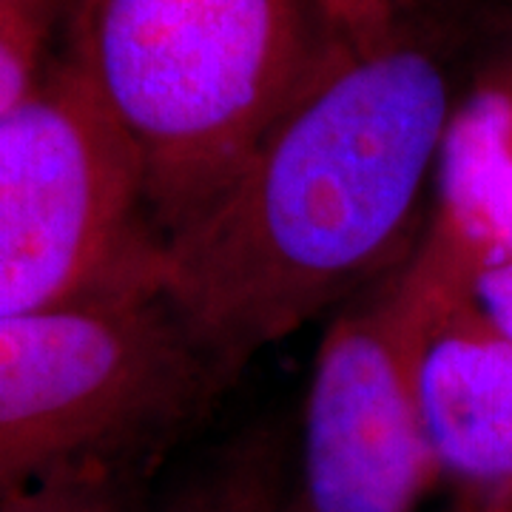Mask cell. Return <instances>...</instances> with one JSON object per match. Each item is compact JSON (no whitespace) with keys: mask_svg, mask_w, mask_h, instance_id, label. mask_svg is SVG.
Segmentation results:
<instances>
[{"mask_svg":"<svg viewBox=\"0 0 512 512\" xmlns=\"http://www.w3.org/2000/svg\"><path fill=\"white\" fill-rule=\"evenodd\" d=\"M495 0H421L367 52L339 46L231 183L157 251V291L228 379L402 265Z\"/></svg>","mask_w":512,"mask_h":512,"instance_id":"1","label":"cell"},{"mask_svg":"<svg viewBox=\"0 0 512 512\" xmlns=\"http://www.w3.org/2000/svg\"><path fill=\"white\" fill-rule=\"evenodd\" d=\"M339 49L316 0H74L66 60L134 151L160 242Z\"/></svg>","mask_w":512,"mask_h":512,"instance_id":"2","label":"cell"},{"mask_svg":"<svg viewBox=\"0 0 512 512\" xmlns=\"http://www.w3.org/2000/svg\"><path fill=\"white\" fill-rule=\"evenodd\" d=\"M228 382L157 285L0 316V501L146 470Z\"/></svg>","mask_w":512,"mask_h":512,"instance_id":"3","label":"cell"},{"mask_svg":"<svg viewBox=\"0 0 512 512\" xmlns=\"http://www.w3.org/2000/svg\"><path fill=\"white\" fill-rule=\"evenodd\" d=\"M143 174L66 57L0 120V316L157 285Z\"/></svg>","mask_w":512,"mask_h":512,"instance_id":"4","label":"cell"},{"mask_svg":"<svg viewBox=\"0 0 512 512\" xmlns=\"http://www.w3.org/2000/svg\"><path fill=\"white\" fill-rule=\"evenodd\" d=\"M393 271L345 302L316 348L291 512H419L439 481L407 387Z\"/></svg>","mask_w":512,"mask_h":512,"instance_id":"5","label":"cell"},{"mask_svg":"<svg viewBox=\"0 0 512 512\" xmlns=\"http://www.w3.org/2000/svg\"><path fill=\"white\" fill-rule=\"evenodd\" d=\"M407 387L439 481L481 507L512 501V342L473 279L421 242L393 271Z\"/></svg>","mask_w":512,"mask_h":512,"instance_id":"6","label":"cell"},{"mask_svg":"<svg viewBox=\"0 0 512 512\" xmlns=\"http://www.w3.org/2000/svg\"><path fill=\"white\" fill-rule=\"evenodd\" d=\"M419 242L473 282L512 259V60L498 20L444 131Z\"/></svg>","mask_w":512,"mask_h":512,"instance_id":"7","label":"cell"},{"mask_svg":"<svg viewBox=\"0 0 512 512\" xmlns=\"http://www.w3.org/2000/svg\"><path fill=\"white\" fill-rule=\"evenodd\" d=\"M146 512H291V441L251 421L180 467Z\"/></svg>","mask_w":512,"mask_h":512,"instance_id":"8","label":"cell"},{"mask_svg":"<svg viewBox=\"0 0 512 512\" xmlns=\"http://www.w3.org/2000/svg\"><path fill=\"white\" fill-rule=\"evenodd\" d=\"M52 6L0 0V120L35 92L49 72Z\"/></svg>","mask_w":512,"mask_h":512,"instance_id":"9","label":"cell"},{"mask_svg":"<svg viewBox=\"0 0 512 512\" xmlns=\"http://www.w3.org/2000/svg\"><path fill=\"white\" fill-rule=\"evenodd\" d=\"M146 470H89L57 478L0 501V512H146L140 484Z\"/></svg>","mask_w":512,"mask_h":512,"instance_id":"10","label":"cell"},{"mask_svg":"<svg viewBox=\"0 0 512 512\" xmlns=\"http://www.w3.org/2000/svg\"><path fill=\"white\" fill-rule=\"evenodd\" d=\"M328 20L330 35L350 52H367L384 43L421 0H316Z\"/></svg>","mask_w":512,"mask_h":512,"instance_id":"11","label":"cell"},{"mask_svg":"<svg viewBox=\"0 0 512 512\" xmlns=\"http://www.w3.org/2000/svg\"><path fill=\"white\" fill-rule=\"evenodd\" d=\"M473 293L481 311L490 316L495 328L512 342V259H504L473 282Z\"/></svg>","mask_w":512,"mask_h":512,"instance_id":"12","label":"cell"},{"mask_svg":"<svg viewBox=\"0 0 512 512\" xmlns=\"http://www.w3.org/2000/svg\"><path fill=\"white\" fill-rule=\"evenodd\" d=\"M495 20H498V35L512 60V0H495Z\"/></svg>","mask_w":512,"mask_h":512,"instance_id":"13","label":"cell"},{"mask_svg":"<svg viewBox=\"0 0 512 512\" xmlns=\"http://www.w3.org/2000/svg\"><path fill=\"white\" fill-rule=\"evenodd\" d=\"M478 512H512V501H507V504H490V507H481Z\"/></svg>","mask_w":512,"mask_h":512,"instance_id":"14","label":"cell"},{"mask_svg":"<svg viewBox=\"0 0 512 512\" xmlns=\"http://www.w3.org/2000/svg\"><path fill=\"white\" fill-rule=\"evenodd\" d=\"M23 3H43V6H52L55 0H23Z\"/></svg>","mask_w":512,"mask_h":512,"instance_id":"15","label":"cell"}]
</instances>
